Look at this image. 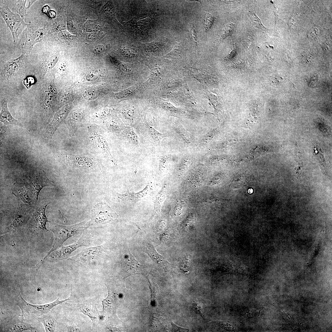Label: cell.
Segmentation results:
<instances>
[{
    "instance_id": "8d00e7d4",
    "label": "cell",
    "mask_w": 332,
    "mask_h": 332,
    "mask_svg": "<svg viewBox=\"0 0 332 332\" xmlns=\"http://www.w3.org/2000/svg\"><path fill=\"white\" fill-rule=\"evenodd\" d=\"M306 79L308 85L311 86L316 85L318 80V76L316 75H311L309 76Z\"/></svg>"
},
{
    "instance_id": "7402d4cb",
    "label": "cell",
    "mask_w": 332,
    "mask_h": 332,
    "mask_svg": "<svg viewBox=\"0 0 332 332\" xmlns=\"http://www.w3.org/2000/svg\"><path fill=\"white\" fill-rule=\"evenodd\" d=\"M97 144L100 147L103 152L106 156L111 160H113L110 149L108 144L104 137L101 135H97L96 136Z\"/></svg>"
},
{
    "instance_id": "f546056e",
    "label": "cell",
    "mask_w": 332,
    "mask_h": 332,
    "mask_svg": "<svg viewBox=\"0 0 332 332\" xmlns=\"http://www.w3.org/2000/svg\"><path fill=\"white\" fill-rule=\"evenodd\" d=\"M97 92L93 89L87 90L83 94L84 98L87 100H94L97 97Z\"/></svg>"
},
{
    "instance_id": "836d02e7",
    "label": "cell",
    "mask_w": 332,
    "mask_h": 332,
    "mask_svg": "<svg viewBox=\"0 0 332 332\" xmlns=\"http://www.w3.org/2000/svg\"><path fill=\"white\" fill-rule=\"evenodd\" d=\"M214 22V18L209 13L206 14L205 17L204 28L205 31H208L212 26Z\"/></svg>"
},
{
    "instance_id": "9c48e42d",
    "label": "cell",
    "mask_w": 332,
    "mask_h": 332,
    "mask_svg": "<svg viewBox=\"0 0 332 332\" xmlns=\"http://www.w3.org/2000/svg\"><path fill=\"white\" fill-rule=\"evenodd\" d=\"M142 249L159 266L163 267H165L168 263V262L156 251L154 246L150 242H146L143 246Z\"/></svg>"
},
{
    "instance_id": "b9f144b4",
    "label": "cell",
    "mask_w": 332,
    "mask_h": 332,
    "mask_svg": "<svg viewBox=\"0 0 332 332\" xmlns=\"http://www.w3.org/2000/svg\"><path fill=\"white\" fill-rule=\"evenodd\" d=\"M193 308L194 310L197 313L200 314L202 315L203 310L202 307L198 304L194 303L193 304Z\"/></svg>"
},
{
    "instance_id": "9a60e30c",
    "label": "cell",
    "mask_w": 332,
    "mask_h": 332,
    "mask_svg": "<svg viewBox=\"0 0 332 332\" xmlns=\"http://www.w3.org/2000/svg\"><path fill=\"white\" fill-rule=\"evenodd\" d=\"M7 330L11 332H22L26 330L34 331L36 329L32 327L30 324L19 319H16L10 321L7 325Z\"/></svg>"
},
{
    "instance_id": "8992f818",
    "label": "cell",
    "mask_w": 332,
    "mask_h": 332,
    "mask_svg": "<svg viewBox=\"0 0 332 332\" xmlns=\"http://www.w3.org/2000/svg\"><path fill=\"white\" fill-rule=\"evenodd\" d=\"M29 26L26 29V36L24 45V48L27 51H30L36 43L40 42L44 35L45 34V32L43 28H33Z\"/></svg>"
},
{
    "instance_id": "8fae6325",
    "label": "cell",
    "mask_w": 332,
    "mask_h": 332,
    "mask_svg": "<svg viewBox=\"0 0 332 332\" xmlns=\"http://www.w3.org/2000/svg\"><path fill=\"white\" fill-rule=\"evenodd\" d=\"M173 128L179 135L185 144L192 146L198 143V140L197 138L188 132L181 125H176L173 127Z\"/></svg>"
},
{
    "instance_id": "1f68e13d",
    "label": "cell",
    "mask_w": 332,
    "mask_h": 332,
    "mask_svg": "<svg viewBox=\"0 0 332 332\" xmlns=\"http://www.w3.org/2000/svg\"><path fill=\"white\" fill-rule=\"evenodd\" d=\"M250 12L251 15V18H252V22L254 25L257 27L261 30H264L265 28L262 24L260 20L258 17L255 12L253 10L251 11Z\"/></svg>"
},
{
    "instance_id": "484cf974",
    "label": "cell",
    "mask_w": 332,
    "mask_h": 332,
    "mask_svg": "<svg viewBox=\"0 0 332 332\" xmlns=\"http://www.w3.org/2000/svg\"><path fill=\"white\" fill-rule=\"evenodd\" d=\"M16 1V11L23 18L26 15L27 10L28 9L26 6L27 0H18Z\"/></svg>"
},
{
    "instance_id": "4dcf8cb0",
    "label": "cell",
    "mask_w": 332,
    "mask_h": 332,
    "mask_svg": "<svg viewBox=\"0 0 332 332\" xmlns=\"http://www.w3.org/2000/svg\"><path fill=\"white\" fill-rule=\"evenodd\" d=\"M26 217L24 212L20 211L18 212L15 216L14 220L13 223V225L15 227L20 226L25 220Z\"/></svg>"
},
{
    "instance_id": "f1b7e54d",
    "label": "cell",
    "mask_w": 332,
    "mask_h": 332,
    "mask_svg": "<svg viewBox=\"0 0 332 332\" xmlns=\"http://www.w3.org/2000/svg\"><path fill=\"white\" fill-rule=\"evenodd\" d=\"M190 162V160L188 157L185 156L183 158L178 166V170L179 172L181 173L184 172L189 166Z\"/></svg>"
},
{
    "instance_id": "cb8c5ba5",
    "label": "cell",
    "mask_w": 332,
    "mask_h": 332,
    "mask_svg": "<svg viewBox=\"0 0 332 332\" xmlns=\"http://www.w3.org/2000/svg\"><path fill=\"white\" fill-rule=\"evenodd\" d=\"M170 159L169 156L167 154L163 155L160 157L158 165L160 173H161L168 167Z\"/></svg>"
},
{
    "instance_id": "7bdbcfd3",
    "label": "cell",
    "mask_w": 332,
    "mask_h": 332,
    "mask_svg": "<svg viewBox=\"0 0 332 332\" xmlns=\"http://www.w3.org/2000/svg\"><path fill=\"white\" fill-rule=\"evenodd\" d=\"M172 325L173 326V330L175 331L178 332H187L189 330L188 329L186 328H184L181 327L180 326H178L175 324H173V323H172Z\"/></svg>"
},
{
    "instance_id": "5bb4252c",
    "label": "cell",
    "mask_w": 332,
    "mask_h": 332,
    "mask_svg": "<svg viewBox=\"0 0 332 332\" xmlns=\"http://www.w3.org/2000/svg\"><path fill=\"white\" fill-rule=\"evenodd\" d=\"M148 187L147 186L142 190L137 193L131 192L129 191L124 194L116 193V195L117 199L121 201H135L144 196L147 193Z\"/></svg>"
},
{
    "instance_id": "603a6c76",
    "label": "cell",
    "mask_w": 332,
    "mask_h": 332,
    "mask_svg": "<svg viewBox=\"0 0 332 332\" xmlns=\"http://www.w3.org/2000/svg\"><path fill=\"white\" fill-rule=\"evenodd\" d=\"M234 27L233 23H227L219 34L217 39L218 41H221L230 35L233 31Z\"/></svg>"
},
{
    "instance_id": "30bf717a",
    "label": "cell",
    "mask_w": 332,
    "mask_h": 332,
    "mask_svg": "<svg viewBox=\"0 0 332 332\" xmlns=\"http://www.w3.org/2000/svg\"><path fill=\"white\" fill-rule=\"evenodd\" d=\"M79 309L85 315H88L92 320L93 328L98 324L100 316L96 306L92 303H86L80 305Z\"/></svg>"
},
{
    "instance_id": "e0dca14e",
    "label": "cell",
    "mask_w": 332,
    "mask_h": 332,
    "mask_svg": "<svg viewBox=\"0 0 332 332\" xmlns=\"http://www.w3.org/2000/svg\"><path fill=\"white\" fill-rule=\"evenodd\" d=\"M11 60L6 62L4 67V72L7 78L15 74L19 69V62L21 57Z\"/></svg>"
},
{
    "instance_id": "83f0119b",
    "label": "cell",
    "mask_w": 332,
    "mask_h": 332,
    "mask_svg": "<svg viewBox=\"0 0 332 332\" xmlns=\"http://www.w3.org/2000/svg\"><path fill=\"white\" fill-rule=\"evenodd\" d=\"M136 88V86L133 85L118 93L117 94V96L118 97L120 98H127L130 96V95L132 94L135 92Z\"/></svg>"
},
{
    "instance_id": "3957f363",
    "label": "cell",
    "mask_w": 332,
    "mask_h": 332,
    "mask_svg": "<svg viewBox=\"0 0 332 332\" xmlns=\"http://www.w3.org/2000/svg\"><path fill=\"white\" fill-rule=\"evenodd\" d=\"M0 13L11 31L15 42L24 29L29 24L25 23L23 18L18 14L12 12L6 5L0 6Z\"/></svg>"
},
{
    "instance_id": "bcb514c9",
    "label": "cell",
    "mask_w": 332,
    "mask_h": 332,
    "mask_svg": "<svg viewBox=\"0 0 332 332\" xmlns=\"http://www.w3.org/2000/svg\"><path fill=\"white\" fill-rule=\"evenodd\" d=\"M36 1V0H28V9L30 8L32 4Z\"/></svg>"
},
{
    "instance_id": "4316f807",
    "label": "cell",
    "mask_w": 332,
    "mask_h": 332,
    "mask_svg": "<svg viewBox=\"0 0 332 332\" xmlns=\"http://www.w3.org/2000/svg\"><path fill=\"white\" fill-rule=\"evenodd\" d=\"M159 105L164 110L172 114L176 113L179 110L177 108L168 102L163 101H160L159 103Z\"/></svg>"
},
{
    "instance_id": "5b68a950",
    "label": "cell",
    "mask_w": 332,
    "mask_h": 332,
    "mask_svg": "<svg viewBox=\"0 0 332 332\" xmlns=\"http://www.w3.org/2000/svg\"><path fill=\"white\" fill-rule=\"evenodd\" d=\"M28 185L30 187L35 203L37 202L39 193L41 189L50 184L48 179L42 172H39L30 176L28 179Z\"/></svg>"
},
{
    "instance_id": "ba28073f",
    "label": "cell",
    "mask_w": 332,
    "mask_h": 332,
    "mask_svg": "<svg viewBox=\"0 0 332 332\" xmlns=\"http://www.w3.org/2000/svg\"><path fill=\"white\" fill-rule=\"evenodd\" d=\"M0 121L5 125L18 126L24 128L23 125L12 116L9 110L6 101H2L0 115Z\"/></svg>"
},
{
    "instance_id": "d6986e66",
    "label": "cell",
    "mask_w": 332,
    "mask_h": 332,
    "mask_svg": "<svg viewBox=\"0 0 332 332\" xmlns=\"http://www.w3.org/2000/svg\"><path fill=\"white\" fill-rule=\"evenodd\" d=\"M43 325L46 332H54L56 321L50 315L45 314L37 318Z\"/></svg>"
},
{
    "instance_id": "277c9868",
    "label": "cell",
    "mask_w": 332,
    "mask_h": 332,
    "mask_svg": "<svg viewBox=\"0 0 332 332\" xmlns=\"http://www.w3.org/2000/svg\"><path fill=\"white\" fill-rule=\"evenodd\" d=\"M93 211L95 221L97 223L107 222L118 216L116 213L104 203L96 204L93 208Z\"/></svg>"
},
{
    "instance_id": "e575fe53",
    "label": "cell",
    "mask_w": 332,
    "mask_h": 332,
    "mask_svg": "<svg viewBox=\"0 0 332 332\" xmlns=\"http://www.w3.org/2000/svg\"><path fill=\"white\" fill-rule=\"evenodd\" d=\"M124 114L127 120L132 121L135 117V111L133 108H127L124 112Z\"/></svg>"
},
{
    "instance_id": "2e32d148",
    "label": "cell",
    "mask_w": 332,
    "mask_h": 332,
    "mask_svg": "<svg viewBox=\"0 0 332 332\" xmlns=\"http://www.w3.org/2000/svg\"><path fill=\"white\" fill-rule=\"evenodd\" d=\"M81 246V244L77 243L67 246L63 247L55 251L52 252L50 257L53 259L65 258L77 248Z\"/></svg>"
},
{
    "instance_id": "7dc6e473",
    "label": "cell",
    "mask_w": 332,
    "mask_h": 332,
    "mask_svg": "<svg viewBox=\"0 0 332 332\" xmlns=\"http://www.w3.org/2000/svg\"><path fill=\"white\" fill-rule=\"evenodd\" d=\"M253 191V190L252 189H250L248 190V192L249 193L251 194L252 193Z\"/></svg>"
},
{
    "instance_id": "d4e9b609",
    "label": "cell",
    "mask_w": 332,
    "mask_h": 332,
    "mask_svg": "<svg viewBox=\"0 0 332 332\" xmlns=\"http://www.w3.org/2000/svg\"><path fill=\"white\" fill-rule=\"evenodd\" d=\"M108 296L106 298L102 301L103 306V312L104 313L108 312L111 310L113 302L110 290L108 288Z\"/></svg>"
},
{
    "instance_id": "d6a6232c",
    "label": "cell",
    "mask_w": 332,
    "mask_h": 332,
    "mask_svg": "<svg viewBox=\"0 0 332 332\" xmlns=\"http://www.w3.org/2000/svg\"><path fill=\"white\" fill-rule=\"evenodd\" d=\"M320 148L319 149V151L318 148V152L316 148H315L314 150L315 152V155L317 158L320 164H321V167L324 168H325L326 163L325 160V159L324 156V154L323 152H322Z\"/></svg>"
},
{
    "instance_id": "74e56055",
    "label": "cell",
    "mask_w": 332,
    "mask_h": 332,
    "mask_svg": "<svg viewBox=\"0 0 332 332\" xmlns=\"http://www.w3.org/2000/svg\"><path fill=\"white\" fill-rule=\"evenodd\" d=\"M99 76L97 72H92L89 73L86 76V79L89 81H92L96 79Z\"/></svg>"
},
{
    "instance_id": "6da1fadb",
    "label": "cell",
    "mask_w": 332,
    "mask_h": 332,
    "mask_svg": "<svg viewBox=\"0 0 332 332\" xmlns=\"http://www.w3.org/2000/svg\"><path fill=\"white\" fill-rule=\"evenodd\" d=\"M89 225V222H83L69 226L51 223L50 230L54 234V240L51 249L45 259H46L51 253L61 246L68 238L82 233L87 228Z\"/></svg>"
},
{
    "instance_id": "d590c367",
    "label": "cell",
    "mask_w": 332,
    "mask_h": 332,
    "mask_svg": "<svg viewBox=\"0 0 332 332\" xmlns=\"http://www.w3.org/2000/svg\"><path fill=\"white\" fill-rule=\"evenodd\" d=\"M52 93L50 91H48V90L47 91V92L45 96L44 101V106L47 109H48V107L50 106L51 104L52 101Z\"/></svg>"
},
{
    "instance_id": "ffe728a7",
    "label": "cell",
    "mask_w": 332,
    "mask_h": 332,
    "mask_svg": "<svg viewBox=\"0 0 332 332\" xmlns=\"http://www.w3.org/2000/svg\"><path fill=\"white\" fill-rule=\"evenodd\" d=\"M58 59V56L56 54H51L46 58L43 64V76L55 65Z\"/></svg>"
},
{
    "instance_id": "f6af8a7d",
    "label": "cell",
    "mask_w": 332,
    "mask_h": 332,
    "mask_svg": "<svg viewBox=\"0 0 332 332\" xmlns=\"http://www.w3.org/2000/svg\"><path fill=\"white\" fill-rule=\"evenodd\" d=\"M66 66V63L65 62L62 63V64L59 67L60 71H64L65 70Z\"/></svg>"
},
{
    "instance_id": "ee69618b",
    "label": "cell",
    "mask_w": 332,
    "mask_h": 332,
    "mask_svg": "<svg viewBox=\"0 0 332 332\" xmlns=\"http://www.w3.org/2000/svg\"><path fill=\"white\" fill-rule=\"evenodd\" d=\"M69 331L71 332H80L81 330L77 326L73 325L70 327L69 328Z\"/></svg>"
},
{
    "instance_id": "ab89813d",
    "label": "cell",
    "mask_w": 332,
    "mask_h": 332,
    "mask_svg": "<svg viewBox=\"0 0 332 332\" xmlns=\"http://www.w3.org/2000/svg\"><path fill=\"white\" fill-rule=\"evenodd\" d=\"M105 50V47L104 45H97L94 48L93 52L94 54H98L104 52Z\"/></svg>"
},
{
    "instance_id": "52a82bcc",
    "label": "cell",
    "mask_w": 332,
    "mask_h": 332,
    "mask_svg": "<svg viewBox=\"0 0 332 332\" xmlns=\"http://www.w3.org/2000/svg\"><path fill=\"white\" fill-rule=\"evenodd\" d=\"M67 111V107H64L56 113L52 121L47 125L44 135L46 140L49 141L51 139L55 130L64 119Z\"/></svg>"
},
{
    "instance_id": "44dd1931",
    "label": "cell",
    "mask_w": 332,
    "mask_h": 332,
    "mask_svg": "<svg viewBox=\"0 0 332 332\" xmlns=\"http://www.w3.org/2000/svg\"><path fill=\"white\" fill-rule=\"evenodd\" d=\"M166 185H164L156 196L154 201V210L156 213L160 211L161 206L164 201L166 195Z\"/></svg>"
},
{
    "instance_id": "ac0fdd59",
    "label": "cell",
    "mask_w": 332,
    "mask_h": 332,
    "mask_svg": "<svg viewBox=\"0 0 332 332\" xmlns=\"http://www.w3.org/2000/svg\"><path fill=\"white\" fill-rule=\"evenodd\" d=\"M124 134L125 139L129 144L135 146L140 144L139 137L132 128L129 126L125 127Z\"/></svg>"
},
{
    "instance_id": "4fadbf2b",
    "label": "cell",
    "mask_w": 332,
    "mask_h": 332,
    "mask_svg": "<svg viewBox=\"0 0 332 332\" xmlns=\"http://www.w3.org/2000/svg\"><path fill=\"white\" fill-rule=\"evenodd\" d=\"M145 128L150 139L152 143L157 146L160 145L162 140L166 137H169V134L168 133H161L147 122H145Z\"/></svg>"
},
{
    "instance_id": "60d3db41",
    "label": "cell",
    "mask_w": 332,
    "mask_h": 332,
    "mask_svg": "<svg viewBox=\"0 0 332 332\" xmlns=\"http://www.w3.org/2000/svg\"><path fill=\"white\" fill-rule=\"evenodd\" d=\"M97 38V34L94 33L88 34L86 37V40L89 42H93L96 40Z\"/></svg>"
},
{
    "instance_id": "7a4b0ae2",
    "label": "cell",
    "mask_w": 332,
    "mask_h": 332,
    "mask_svg": "<svg viewBox=\"0 0 332 332\" xmlns=\"http://www.w3.org/2000/svg\"><path fill=\"white\" fill-rule=\"evenodd\" d=\"M70 297L64 300H60L57 298L51 302L42 305H34L30 304L22 297L19 292L16 297V304L20 308L22 314L25 316L32 317H38L45 315L54 306L61 304L66 301L69 300Z\"/></svg>"
},
{
    "instance_id": "f35d334b",
    "label": "cell",
    "mask_w": 332,
    "mask_h": 332,
    "mask_svg": "<svg viewBox=\"0 0 332 332\" xmlns=\"http://www.w3.org/2000/svg\"><path fill=\"white\" fill-rule=\"evenodd\" d=\"M190 35L192 41L195 44H197V42L196 33L195 29L192 26H191L190 30Z\"/></svg>"
},
{
    "instance_id": "7c38bea8",
    "label": "cell",
    "mask_w": 332,
    "mask_h": 332,
    "mask_svg": "<svg viewBox=\"0 0 332 332\" xmlns=\"http://www.w3.org/2000/svg\"><path fill=\"white\" fill-rule=\"evenodd\" d=\"M46 206V205H42L37 208L34 215V221L36 226L38 228L45 230H47L45 226L46 223L49 221L45 213Z\"/></svg>"
}]
</instances>
